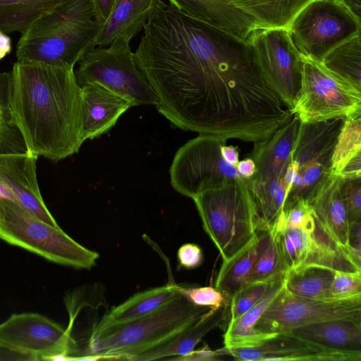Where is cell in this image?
<instances>
[{
	"label": "cell",
	"mask_w": 361,
	"mask_h": 361,
	"mask_svg": "<svg viewBox=\"0 0 361 361\" xmlns=\"http://www.w3.org/2000/svg\"><path fill=\"white\" fill-rule=\"evenodd\" d=\"M37 158L27 151L0 152V181L16 202L45 222L59 226L41 195L36 173Z\"/></svg>",
	"instance_id": "cell-18"
},
{
	"label": "cell",
	"mask_w": 361,
	"mask_h": 361,
	"mask_svg": "<svg viewBox=\"0 0 361 361\" xmlns=\"http://www.w3.org/2000/svg\"><path fill=\"white\" fill-rule=\"evenodd\" d=\"M341 195L349 224L361 221V178L343 180Z\"/></svg>",
	"instance_id": "cell-38"
},
{
	"label": "cell",
	"mask_w": 361,
	"mask_h": 361,
	"mask_svg": "<svg viewBox=\"0 0 361 361\" xmlns=\"http://www.w3.org/2000/svg\"><path fill=\"white\" fill-rule=\"evenodd\" d=\"M330 292L336 300L361 298V272L334 271Z\"/></svg>",
	"instance_id": "cell-36"
},
{
	"label": "cell",
	"mask_w": 361,
	"mask_h": 361,
	"mask_svg": "<svg viewBox=\"0 0 361 361\" xmlns=\"http://www.w3.org/2000/svg\"><path fill=\"white\" fill-rule=\"evenodd\" d=\"M81 87L80 135L83 142L106 133L132 104L97 83Z\"/></svg>",
	"instance_id": "cell-19"
},
{
	"label": "cell",
	"mask_w": 361,
	"mask_h": 361,
	"mask_svg": "<svg viewBox=\"0 0 361 361\" xmlns=\"http://www.w3.org/2000/svg\"><path fill=\"white\" fill-rule=\"evenodd\" d=\"M66 0H0V32L25 33L34 23Z\"/></svg>",
	"instance_id": "cell-29"
},
{
	"label": "cell",
	"mask_w": 361,
	"mask_h": 361,
	"mask_svg": "<svg viewBox=\"0 0 361 361\" xmlns=\"http://www.w3.org/2000/svg\"><path fill=\"white\" fill-rule=\"evenodd\" d=\"M289 31L302 56L322 62L336 47L361 34V19L340 0H313L296 16Z\"/></svg>",
	"instance_id": "cell-10"
},
{
	"label": "cell",
	"mask_w": 361,
	"mask_h": 361,
	"mask_svg": "<svg viewBox=\"0 0 361 361\" xmlns=\"http://www.w3.org/2000/svg\"><path fill=\"white\" fill-rule=\"evenodd\" d=\"M2 198L16 201L12 193L0 181V199Z\"/></svg>",
	"instance_id": "cell-48"
},
{
	"label": "cell",
	"mask_w": 361,
	"mask_h": 361,
	"mask_svg": "<svg viewBox=\"0 0 361 361\" xmlns=\"http://www.w3.org/2000/svg\"><path fill=\"white\" fill-rule=\"evenodd\" d=\"M133 58L156 96L157 111L185 131L233 106L253 71L245 41L165 1L144 26Z\"/></svg>",
	"instance_id": "cell-1"
},
{
	"label": "cell",
	"mask_w": 361,
	"mask_h": 361,
	"mask_svg": "<svg viewBox=\"0 0 361 361\" xmlns=\"http://www.w3.org/2000/svg\"><path fill=\"white\" fill-rule=\"evenodd\" d=\"M331 319L361 322V298L334 302L300 297L283 285L262 314L256 329L280 334L293 329Z\"/></svg>",
	"instance_id": "cell-16"
},
{
	"label": "cell",
	"mask_w": 361,
	"mask_h": 361,
	"mask_svg": "<svg viewBox=\"0 0 361 361\" xmlns=\"http://www.w3.org/2000/svg\"><path fill=\"white\" fill-rule=\"evenodd\" d=\"M302 57L300 88L290 110L302 123L361 116V90L322 62Z\"/></svg>",
	"instance_id": "cell-8"
},
{
	"label": "cell",
	"mask_w": 361,
	"mask_h": 361,
	"mask_svg": "<svg viewBox=\"0 0 361 361\" xmlns=\"http://www.w3.org/2000/svg\"><path fill=\"white\" fill-rule=\"evenodd\" d=\"M104 287L99 283H90L77 288L67 294L65 297V303L69 315V323L71 324L81 317L75 325L70 329H66L68 335L77 329L80 324L79 331H81L78 343L80 351V343H86V348L89 339L92 335L88 329L87 322L90 327L94 331L99 322V312L102 308L107 307L104 293ZM86 350V349H85ZM80 356V355H79Z\"/></svg>",
	"instance_id": "cell-27"
},
{
	"label": "cell",
	"mask_w": 361,
	"mask_h": 361,
	"mask_svg": "<svg viewBox=\"0 0 361 361\" xmlns=\"http://www.w3.org/2000/svg\"><path fill=\"white\" fill-rule=\"evenodd\" d=\"M283 274L275 243L270 235L267 247L257 257L249 281L252 283L270 281Z\"/></svg>",
	"instance_id": "cell-35"
},
{
	"label": "cell",
	"mask_w": 361,
	"mask_h": 361,
	"mask_svg": "<svg viewBox=\"0 0 361 361\" xmlns=\"http://www.w3.org/2000/svg\"><path fill=\"white\" fill-rule=\"evenodd\" d=\"M349 226L348 249L354 260L361 265V221Z\"/></svg>",
	"instance_id": "cell-40"
},
{
	"label": "cell",
	"mask_w": 361,
	"mask_h": 361,
	"mask_svg": "<svg viewBox=\"0 0 361 361\" xmlns=\"http://www.w3.org/2000/svg\"><path fill=\"white\" fill-rule=\"evenodd\" d=\"M179 290L196 306L215 310L228 304L225 296L216 287L180 285Z\"/></svg>",
	"instance_id": "cell-37"
},
{
	"label": "cell",
	"mask_w": 361,
	"mask_h": 361,
	"mask_svg": "<svg viewBox=\"0 0 361 361\" xmlns=\"http://www.w3.org/2000/svg\"><path fill=\"white\" fill-rule=\"evenodd\" d=\"M313 0H207L203 22L245 41L256 30L288 28Z\"/></svg>",
	"instance_id": "cell-13"
},
{
	"label": "cell",
	"mask_w": 361,
	"mask_h": 361,
	"mask_svg": "<svg viewBox=\"0 0 361 361\" xmlns=\"http://www.w3.org/2000/svg\"><path fill=\"white\" fill-rule=\"evenodd\" d=\"M219 355H230L243 361H360L361 352L324 347L286 334H280L252 348L216 350Z\"/></svg>",
	"instance_id": "cell-17"
},
{
	"label": "cell",
	"mask_w": 361,
	"mask_h": 361,
	"mask_svg": "<svg viewBox=\"0 0 361 361\" xmlns=\"http://www.w3.org/2000/svg\"><path fill=\"white\" fill-rule=\"evenodd\" d=\"M6 99L27 152L58 161L79 151L84 142L81 87L74 69L17 61L9 73Z\"/></svg>",
	"instance_id": "cell-2"
},
{
	"label": "cell",
	"mask_w": 361,
	"mask_h": 361,
	"mask_svg": "<svg viewBox=\"0 0 361 361\" xmlns=\"http://www.w3.org/2000/svg\"><path fill=\"white\" fill-rule=\"evenodd\" d=\"M221 154L224 161L236 168L239 161V153L236 147L224 145L221 147Z\"/></svg>",
	"instance_id": "cell-45"
},
{
	"label": "cell",
	"mask_w": 361,
	"mask_h": 361,
	"mask_svg": "<svg viewBox=\"0 0 361 361\" xmlns=\"http://www.w3.org/2000/svg\"><path fill=\"white\" fill-rule=\"evenodd\" d=\"M270 234L259 230L255 238L229 261L222 262L217 274L215 287L225 296L228 303L243 287L249 284L254 264L267 247Z\"/></svg>",
	"instance_id": "cell-26"
},
{
	"label": "cell",
	"mask_w": 361,
	"mask_h": 361,
	"mask_svg": "<svg viewBox=\"0 0 361 361\" xmlns=\"http://www.w3.org/2000/svg\"><path fill=\"white\" fill-rule=\"evenodd\" d=\"M236 169L238 173L245 179H251L255 173L256 166L252 158L247 157L239 161Z\"/></svg>",
	"instance_id": "cell-44"
},
{
	"label": "cell",
	"mask_w": 361,
	"mask_h": 361,
	"mask_svg": "<svg viewBox=\"0 0 361 361\" xmlns=\"http://www.w3.org/2000/svg\"><path fill=\"white\" fill-rule=\"evenodd\" d=\"M11 50V39L7 36V35L0 32V59L8 54Z\"/></svg>",
	"instance_id": "cell-46"
},
{
	"label": "cell",
	"mask_w": 361,
	"mask_h": 361,
	"mask_svg": "<svg viewBox=\"0 0 361 361\" xmlns=\"http://www.w3.org/2000/svg\"><path fill=\"white\" fill-rule=\"evenodd\" d=\"M334 274L331 269L317 267L292 270L285 274L284 286L300 297L325 302L341 301L331 295Z\"/></svg>",
	"instance_id": "cell-30"
},
{
	"label": "cell",
	"mask_w": 361,
	"mask_h": 361,
	"mask_svg": "<svg viewBox=\"0 0 361 361\" xmlns=\"http://www.w3.org/2000/svg\"><path fill=\"white\" fill-rule=\"evenodd\" d=\"M177 259L180 267L192 269L202 264L204 256L199 245L194 243H185L179 247Z\"/></svg>",
	"instance_id": "cell-39"
},
{
	"label": "cell",
	"mask_w": 361,
	"mask_h": 361,
	"mask_svg": "<svg viewBox=\"0 0 361 361\" xmlns=\"http://www.w3.org/2000/svg\"><path fill=\"white\" fill-rule=\"evenodd\" d=\"M219 357L216 350H212L207 344H204L201 348L193 350L190 353L176 357L173 360L212 361L219 360Z\"/></svg>",
	"instance_id": "cell-41"
},
{
	"label": "cell",
	"mask_w": 361,
	"mask_h": 361,
	"mask_svg": "<svg viewBox=\"0 0 361 361\" xmlns=\"http://www.w3.org/2000/svg\"><path fill=\"white\" fill-rule=\"evenodd\" d=\"M329 70L361 90V35L341 44L322 61Z\"/></svg>",
	"instance_id": "cell-31"
},
{
	"label": "cell",
	"mask_w": 361,
	"mask_h": 361,
	"mask_svg": "<svg viewBox=\"0 0 361 361\" xmlns=\"http://www.w3.org/2000/svg\"><path fill=\"white\" fill-rule=\"evenodd\" d=\"M245 42L259 74L290 111L300 88L302 57L289 29L256 30Z\"/></svg>",
	"instance_id": "cell-12"
},
{
	"label": "cell",
	"mask_w": 361,
	"mask_h": 361,
	"mask_svg": "<svg viewBox=\"0 0 361 361\" xmlns=\"http://www.w3.org/2000/svg\"><path fill=\"white\" fill-rule=\"evenodd\" d=\"M164 0H116L108 18L101 25L95 47H107L118 39L130 42Z\"/></svg>",
	"instance_id": "cell-22"
},
{
	"label": "cell",
	"mask_w": 361,
	"mask_h": 361,
	"mask_svg": "<svg viewBox=\"0 0 361 361\" xmlns=\"http://www.w3.org/2000/svg\"><path fill=\"white\" fill-rule=\"evenodd\" d=\"M116 0H92L96 20L100 26L108 18Z\"/></svg>",
	"instance_id": "cell-42"
},
{
	"label": "cell",
	"mask_w": 361,
	"mask_h": 361,
	"mask_svg": "<svg viewBox=\"0 0 361 361\" xmlns=\"http://www.w3.org/2000/svg\"><path fill=\"white\" fill-rule=\"evenodd\" d=\"M274 279L270 281L250 283L239 290L229 302L225 325L226 326L230 321L240 317L257 303L265 295L270 283Z\"/></svg>",
	"instance_id": "cell-34"
},
{
	"label": "cell",
	"mask_w": 361,
	"mask_h": 361,
	"mask_svg": "<svg viewBox=\"0 0 361 361\" xmlns=\"http://www.w3.org/2000/svg\"><path fill=\"white\" fill-rule=\"evenodd\" d=\"M224 137L199 134L176 152L170 167L171 185L180 195L193 198L227 180L243 177L223 159Z\"/></svg>",
	"instance_id": "cell-11"
},
{
	"label": "cell",
	"mask_w": 361,
	"mask_h": 361,
	"mask_svg": "<svg viewBox=\"0 0 361 361\" xmlns=\"http://www.w3.org/2000/svg\"><path fill=\"white\" fill-rule=\"evenodd\" d=\"M228 307V304H225L215 310L209 309L192 324L133 360H174L190 353L207 333L218 326H225Z\"/></svg>",
	"instance_id": "cell-23"
},
{
	"label": "cell",
	"mask_w": 361,
	"mask_h": 361,
	"mask_svg": "<svg viewBox=\"0 0 361 361\" xmlns=\"http://www.w3.org/2000/svg\"><path fill=\"white\" fill-rule=\"evenodd\" d=\"M286 334L324 347L361 352V322L331 319L293 329Z\"/></svg>",
	"instance_id": "cell-25"
},
{
	"label": "cell",
	"mask_w": 361,
	"mask_h": 361,
	"mask_svg": "<svg viewBox=\"0 0 361 361\" xmlns=\"http://www.w3.org/2000/svg\"><path fill=\"white\" fill-rule=\"evenodd\" d=\"M353 13L361 19V0H340Z\"/></svg>",
	"instance_id": "cell-47"
},
{
	"label": "cell",
	"mask_w": 361,
	"mask_h": 361,
	"mask_svg": "<svg viewBox=\"0 0 361 361\" xmlns=\"http://www.w3.org/2000/svg\"><path fill=\"white\" fill-rule=\"evenodd\" d=\"M343 180L341 177L328 171L306 200L323 228L348 249L350 226L341 195Z\"/></svg>",
	"instance_id": "cell-20"
},
{
	"label": "cell",
	"mask_w": 361,
	"mask_h": 361,
	"mask_svg": "<svg viewBox=\"0 0 361 361\" xmlns=\"http://www.w3.org/2000/svg\"><path fill=\"white\" fill-rule=\"evenodd\" d=\"M179 286L180 285L170 283L136 293L123 303L113 307L99 324L123 322L146 315L180 293Z\"/></svg>",
	"instance_id": "cell-28"
},
{
	"label": "cell",
	"mask_w": 361,
	"mask_h": 361,
	"mask_svg": "<svg viewBox=\"0 0 361 361\" xmlns=\"http://www.w3.org/2000/svg\"><path fill=\"white\" fill-rule=\"evenodd\" d=\"M300 124L298 118L293 116L267 139L254 143L250 157L255 164L256 171L252 180L264 183L283 174L290 159Z\"/></svg>",
	"instance_id": "cell-21"
},
{
	"label": "cell",
	"mask_w": 361,
	"mask_h": 361,
	"mask_svg": "<svg viewBox=\"0 0 361 361\" xmlns=\"http://www.w3.org/2000/svg\"><path fill=\"white\" fill-rule=\"evenodd\" d=\"M32 355L0 343V361H36Z\"/></svg>",
	"instance_id": "cell-43"
},
{
	"label": "cell",
	"mask_w": 361,
	"mask_h": 361,
	"mask_svg": "<svg viewBox=\"0 0 361 361\" xmlns=\"http://www.w3.org/2000/svg\"><path fill=\"white\" fill-rule=\"evenodd\" d=\"M269 233L275 243L283 273L310 267L361 272V265L354 260L348 249L323 228L313 213L302 226H288L277 221Z\"/></svg>",
	"instance_id": "cell-7"
},
{
	"label": "cell",
	"mask_w": 361,
	"mask_h": 361,
	"mask_svg": "<svg viewBox=\"0 0 361 361\" xmlns=\"http://www.w3.org/2000/svg\"><path fill=\"white\" fill-rule=\"evenodd\" d=\"M9 73H0V152H25L23 138L13 125L7 106L6 90Z\"/></svg>",
	"instance_id": "cell-33"
},
{
	"label": "cell",
	"mask_w": 361,
	"mask_h": 361,
	"mask_svg": "<svg viewBox=\"0 0 361 361\" xmlns=\"http://www.w3.org/2000/svg\"><path fill=\"white\" fill-rule=\"evenodd\" d=\"M202 226L223 262L247 246L259 231V217L247 180H227L192 198Z\"/></svg>",
	"instance_id": "cell-5"
},
{
	"label": "cell",
	"mask_w": 361,
	"mask_h": 361,
	"mask_svg": "<svg viewBox=\"0 0 361 361\" xmlns=\"http://www.w3.org/2000/svg\"><path fill=\"white\" fill-rule=\"evenodd\" d=\"M99 28L92 0H66L22 34L17 61L74 69L94 48Z\"/></svg>",
	"instance_id": "cell-3"
},
{
	"label": "cell",
	"mask_w": 361,
	"mask_h": 361,
	"mask_svg": "<svg viewBox=\"0 0 361 361\" xmlns=\"http://www.w3.org/2000/svg\"><path fill=\"white\" fill-rule=\"evenodd\" d=\"M0 343L37 360H75L79 355L66 329L38 313L11 314L0 324Z\"/></svg>",
	"instance_id": "cell-15"
},
{
	"label": "cell",
	"mask_w": 361,
	"mask_h": 361,
	"mask_svg": "<svg viewBox=\"0 0 361 361\" xmlns=\"http://www.w3.org/2000/svg\"><path fill=\"white\" fill-rule=\"evenodd\" d=\"M361 157V116L344 119L334 149L330 171L338 175L350 161Z\"/></svg>",
	"instance_id": "cell-32"
},
{
	"label": "cell",
	"mask_w": 361,
	"mask_h": 361,
	"mask_svg": "<svg viewBox=\"0 0 361 361\" xmlns=\"http://www.w3.org/2000/svg\"><path fill=\"white\" fill-rule=\"evenodd\" d=\"M76 80L82 86L97 83L134 106L156 105L157 98L137 68L130 42L118 39L107 47H95L78 62Z\"/></svg>",
	"instance_id": "cell-9"
},
{
	"label": "cell",
	"mask_w": 361,
	"mask_h": 361,
	"mask_svg": "<svg viewBox=\"0 0 361 361\" xmlns=\"http://www.w3.org/2000/svg\"><path fill=\"white\" fill-rule=\"evenodd\" d=\"M0 239L49 261L78 269L92 268L99 257L59 226L45 222L9 199H0Z\"/></svg>",
	"instance_id": "cell-6"
},
{
	"label": "cell",
	"mask_w": 361,
	"mask_h": 361,
	"mask_svg": "<svg viewBox=\"0 0 361 361\" xmlns=\"http://www.w3.org/2000/svg\"><path fill=\"white\" fill-rule=\"evenodd\" d=\"M344 119L335 118L302 123L290 155L297 166L296 176L283 208L298 200H307L328 171L338 135Z\"/></svg>",
	"instance_id": "cell-14"
},
{
	"label": "cell",
	"mask_w": 361,
	"mask_h": 361,
	"mask_svg": "<svg viewBox=\"0 0 361 361\" xmlns=\"http://www.w3.org/2000/svg\"><path fill=\"white\" fill-rule=\"evenodd\" d=\"M209 310L193 305L180 292L157 310L141 317L99 324L81 357L133 360L188 327Z\"/></svg>",
	"instance_id": "cell-4"
},
{
	"label": "cell",
	"mask_w": 361,
	"mask_h": 361,
	"mask_svg": "<svg viewBox=\"0 0 361 361\" xmlns=\"http://www.w3.org/2000/svg\"><path fill=\"white\" fill-rule=\"evenodd\" d=\"M285 274L277 276L270 283L265 295L250 310L230 321L224 334V347L243 348L258 346L278 334L264 333L256 329V324L267 307L284 285Z\"/></svg>",
	"instance_id": "cell-24"
}]
</instances>
